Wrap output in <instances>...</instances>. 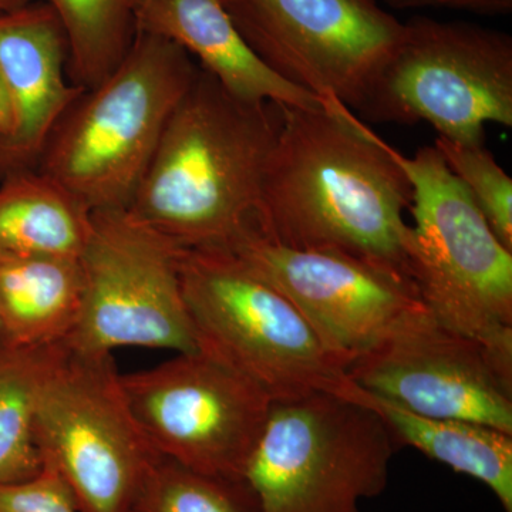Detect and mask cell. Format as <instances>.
Segmentation results:
<instances>
[{
  "label": "cell",
  "instance_id": "4fadbf2b",
  "mask_svg": "<svg viewBox=\"0 0 512 512\" xmlns=\"http://www.w3.org/2000/svg\"><path fill=\"white\" fill-rule=\"evenodd\" d=\"M348 373L366 392L410 412L512 434V370L430 311L360 356Z\"/></svg>",
  "mask_w": 512,
  "mask_h": 512
},
{
  "label": "cell",
  "instance_id": "8fae6325",
  "mask_svg": "<svg viewBox=\"0 0 512 512\" xmlns=\"http://www.w3.org/2000/svg\"><path fill=\"white\" fill-rule=\"evenodd\" d=\"M245 42L285 82L355 110L404 32L377 0H241Z\"/></svg>",
  "mask_w": 512,
  "mask_h": 512
},
{
  "label": "cell",
  "instance_id": "8992f818",
  "mask_svg": "<svg viewBox=\"0 0 512 512\" xmlns=\"http://www.w3.org/2000/svg\"><path fill=\"white\" fill-rule=\"evenodd\" d=\"M396 447L366 404L311 394L272 403L242 480L258 512H359L386 488Z\"/></svg>",
  "mask_w": 512,
  "mask_h": 512
},
{
  "label": "cell",
  "instance_id": "603a6c76",
  "mask_svg": "<svg viewBox=\"0 0 512 512\" xmlns=\"http://www.w3.org/2000/svg\"><path fill=\"white\" fill-rule=\"evenodd\" d=\"M0 512H79L69 487L53 468L43 466L37 476L0 485Z\"/></svg>",
  "mask_w": 512,
  "mask_h": 512
},
{
  "label": "cell",
  "instance_id": "ac0fdd59",
  "mask_svg": "<svg viewBox=\"0 0 512 512\" xmlns=\"http://www.w3.org/2000/svg\"><path fill=\"white\" fill-rule=\"evenodd\" d=\"M93 212L37 170L0 180V254L80 258Z\"/></svg>",
  "mask_w": 512,
  "mask_h": 512
},
{
  "label": "cell",
  "instance_id": "484cf974",
  "mask_svg": "<svg viewBox=\"0 0 512 512\" xmlns=\"http://www.w3.org/2000/svg\"><path fill=\"white\" fill-rule=\"evenodd\" d=\"M29 2L30 0H0V13L20 8V6L26 5Z\"/></svg>",
  "mask_w": 512,
  "mask_h": 512
},
{
  "label": "cell",
  "instance_id": "3957f363",
  "mask_svg": "<svg viewBox=\"0 0 512 512\" xmlns=\"http://www.w3.org/2000/svg\"><path fill=\"white\" fill-rule=\"evenodd\" d=\"M197 72L180 46L137 32L117 69L63 114L36 170L92 212L128 210Z\"/></svg>",
  "mask_w": 512,
  "mask_h": 512
},
{
  "label": "cell",
  "instance_id": "277c9868",
  "mask_svg": "<svg viewBox=\"0 0 512 512\" xmlns=\"http://www.w3.org/2000/svg\"><path fill=\"white\" fill-rule=\"evenodd\" d=\"M181 286L198 349L258 384L272 402L316 393L362 403L365 389L301 312L227 248H184Z\"/></svg>",
  "mask_w": 512,
  "mask_h": 512
},
{
  "label": "cell",
  "instance_id": "e0dca14e",
  "mask_svg": "<svg viewBox=\"0 0 512 512\" xmlns=\"http://www.w3.org/2000/svg\"><path fill=\"white\" fill-rule=\"evenodd\" d=\"M363 404L379 413L397 444L474 478L504 512H512V434L473 421L423 416L369 392Z\"/></svg>",
  "mask_w": 512,
  "mask_h": 512
},
{
  "label": "cell",
  "instance_id": "d6986e66",
  "mask_svg": "<svg viewBox=\"0 0 512 512\" xmlns=\"http://www.w3.org/2000/svg\"><path fill=\"white\" fill-rule=\"evenodd\" d=\"M64 343L20 346L0 335V485L29 480L43 468L37 400Z\"/></svg>",
  "mask_w": 512,
  "mask_h": 512
},
{
  "label": "cell",
  "instance_id": "5bb4252c",
  "mask_svg": "<svg viewBox=\"0 0 512 512\" xmlns=\"http://www.w3.org/2000/svg\"><path fill=\"white\" fill-rule=\"evenodd\" d=\"M0 74L13 127L0 137V180L36 170L47 138L82 94L67 76V42L55 10L43 2L0 13Z\"/></svg>",
  "mask_w": 512,
  "mask_h": 512
},
{
  "label": "cell",
  "instance_id": "7c38bea8",
  "mask_svg": "<svg viewBox=\"0 0 512 512\" xmlns=\"http://www.w3.org/2000/svg\"><path fill=\"white\" fill-rule=\"evenodd\" d=\"M227 249L301 312L346 370L429 311L409 276L360 256L286 247L255 228Z\"/></svg>",
  "mask_w": 512,
  "mask_h": 512
},
{
  "label": "cell",
  "instance_id": "cb8c5ba5",
  "mask_svg": "<svg viewBox=\"0 0 512 512\" xmlns=\"http://www.w3.org/2000/svg\"><path fill=\"white\" fill-rule=\"evenodd\" d=\"M390 9H450L478 15H507L512 10V0H377Z\"/></svg>",
  "mask_w": 512,
  "mask_h": 512
},
{
  "label": "cell",
  "instance_id": "6da1fadb",
  "mask_svg": "<svg viewBox=\"0 0 512 512\" xmlns=\"http://www.w3.org/2000/svg\"><path fill=\"white\" fill-rule=\"evenodd\" d=\"M393 150L338 101L281 106L256 231L286 247L346 252L410 278L404 211L412 185Z\"/></svg>",
  "mask_w": 512,
  "mask_h": 512
},
{
  "label": "cell",
  "instance_id": "5b68a950",
  "mask_svg": "<svg viewBox=\"0 0 512 512\" xmlns=\"http://www.w3.org/2000/svg\"><path fill=\"white\" fill-rule=\"evenodd\" d=\"M412 185L407 269L440 323L476 340L512 370V251L434 146L412 157L394 148Z\"/></svg>",
  "mask_w": 512,
  "mask_h": 512
},
{
  "label": "cell",
  "instance_id": "ba28073f",
  "mask_svg": "<svg viewBox=\"0 0 512 512\" xmlns=\"http://www.w3.org/2000/svg\"><path fill=\"white\" fill-rule=\"evenodd\" d=\"M43 466L59 474L79 512H131L160 454L131 412L113 355L64 343L36 412Z\"/></svg>",
  "mask_w": 512,
  "mask_h": 512
},
{
  "label": "cell",
  "instance_id": "2e32d148",
  "mask_svg": "<svg viewBox=\"0 0 512 512\" xmlns=\"http://www.w3.org/2000/svg\"><path fill=\"white\" fill-rule=\"evenodd\" d=\"M82 302L80 258L0 254V335L9 342H67Z\"/></svg>",
  "mask_w": 512,
  "mask_h": 512
},
{
  "label": "cell",
  "instance_id": "7a4b0ae2",
  "mask_svg": "<svg viewBox=\"0 0 512 512\" xmlns=\"http://www.w3.org/2000/svg\"><path fill=\"white\" fill-rule=\"evenodd\" d=\"M281 106L229 93L198 66L128 211L184 248H229L255 228Z\"/></svg>",
  "mask_w": 512,
  "mask_h": 512
},
{
  "label": "cell",
  "instance_id": "9a60e30c",
  "mask_svg": "<svg viewBox=\"0 0 512 512\" xmlns=\"http://www.w3.org/2000/svg\"><path fill=\"white\" fill-rule=\"evenodd\" d=\"M136 20L137 32L180 46L239 99L301 109L323 104L285 82L256 56L221 0H137Z\"/></svg>",
  "mask_w": 512,
  "mask_h": 512
},
{
  "label": "cell",
  "instance_id": "44dd1931",
  "mask_svg": "<svg viewBox=\"0 0 512 512\" xmlns=\"http://www.w3.org/2000/svg\"><path fill=\"white\" fill-rule=\"evenodd\" d=\"M131 512H258V503L244 480L210 476L160 456Z\"/></svg>",
  "mask_w": 512,
  "mask_h": 512
},
{
  "label": "cell",
  "instance_id": "52a82bcc",
  "mask_svg": "<svg viewBox=\"0 0 512 512\" xmlns=\"http://www.w3.org/2000/svg\"><path fill=\"white\" fill-rule=\"evenodd\" d=\"M373 123L430 124L460 144L512 126V37L467 22L416 16L357 104Z\"/></svg>",
  "mask_w": 512,
  "mask_h": 512
},
{
  "label": "cell",
  "instance_id": "30bf717a",
  "mask_svg": "<svg viewBox=\"0 0 512 512\" xmlns=\"http://www.w3.org/2000/svg\"><path fill=\"white\" fill-rule=\"evenodd\" d=\"M121 386L160 456L232 480H242L274 403L258 384L201 349L121 373Z\"/></svg>",
  "mask_w": 512,
  "mask_h": 512
},
{
  "label": "cell",
  "instance_id": "ffe728a7",
  "mask_svg": "<svg viewBox=\"0 0 512 512\" xmlns=\"http://www.w3.org/2000/svg\"><path fill=\"white\" fill-rule=\"evenodd\" d=\"M67 42V76L93 89L123 62L137 36V0H45Z\"/></svg>",
  "mask_w": 512,
  "mask_h": 512
},
{
  "label": "cell",
  "instance_id": "9c48e42d",
  "mask_svg": "<svg viewBox=\"0 0 512 512\" xmlns=\"http://www.w3.org/2000/svg\"><path fill=\"white\" fill-rule=\"evenodd\" d=\"M183 249L128 210L93 212L80 255L82 309L66 345L89 355L198 350L181 286Z\"/></svg>",
  "mask_w": 512,
  "mask_h": 512
},
{
  "label": "cell",
  "instance_id": "d4e9b609",
  "mask_svg": "<svg viewBox=\"0 0 512 512\" xmlns=\"http://www.w3.org/2000/svg\"><path fill=\"white\" fill-rule=\"evenodd\" d=\"M13 127L12 100L5 80L0 74V137L8 136Z\"/></svg>",
  "mask_w": 512,
  "mask_h": 512
},
{
  "label": "cell",
  "instance_id": "4316f807",
  "mask_svg": "<svg viewBox=\"0 0 512 512\" xmlns=\"http://www.w3.org/2000/svg\"><path fill=\"white\" fill-rule=\"evenodd\" d=\"M222 2V5H225L227 6H231V5H234V3H237V2H241V0H221Z\"/></svg>",
  "mask_w": 512,
  "mask_h": 512
},
{
  "label": "cell",
  "instance_id": "7402d4cb",
  "mask_svg": "<svg viewBox=\"0 0 512 512\" xmlns=\"http://www.w3.org/2000/svg\"><path fill=\"white\" fill-rule=\"evenodd\" d=\"M448 170L464 185L497 238L512 251V178L485 144H460L437 137Z\"/></svg>",
  "mask_w": 512,
  "mask_h": 512
}]
</instances>
